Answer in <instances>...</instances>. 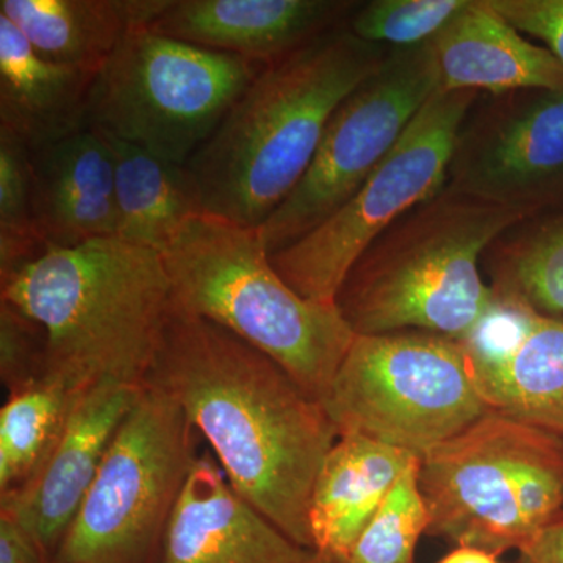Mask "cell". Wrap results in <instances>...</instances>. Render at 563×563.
Listing matches in <instances>:
<instances>
[{"instance_id":"obj_32","label":"cell","mask_w":563,"mask_h":563,"mask_svg":"<svg viewBox=\"0 0 563 563\" xmlns=\"http://www.w3.org/2000/svg\"><path fill=\"white\" fill-rule=\"evenodd\" d=\"M437 563H499L498 555L472 547H455Z\"/></svg>"},{"instance_id":"obj_1","label":"cell","mask_w":563,"mask_h":563,"mask_svg":"<svg viewBox=\"0 0 563 563\" xmlns=\"http://www.w3.org/2000/svg\"><path fill=\"white\" fill-rule=\"evenodd\" d=\"M146 387L179 404L233 490L302 547L314 548V479L339 431L279 363L213 322L177 310Z\"/></svg>"},{"instance_id":"obj_14","label":"cell","mask_w":563,"mask_h":563,"mask_svg":"<svg viewBox=\"0 0 563 563\" xmlns=\"http://www.w3.org/2000/svg\"><path fill=\"white\" fill-rule=\"evenodd\" d=\"M163 563H336L296 543L199 455L166 532Z\"/></svg>"},{"instance_id":"obj_19","label":"cell","mask_w":563,"mask_h":563,"mask_svg":"<svg viewBox=\"0 0 563 563\" xmlns=\"http://www.w3.org/2000/svg\"><path fill=\"white\" fill-rule=\"evenodd\" d=\"M92 79L41 57L0 14V131L33 152L90 129Z\"/></svg>"},{"instance_id":"obj_29","label":"cell","mask_w":563,"mask_h":563,"mask_svg":"<svg viewBox=\"0 0 563 563\" xmlns=\"http://www.w3.org/2000/svg\"><path fill=\"white\" fill-rule=\"evenodd\" d=\"M518 32L547 44L563 66V0H487Z\"/></svg>"},{"instance_id":"obj_30","label":"cell","mask_w":563,"mask_h":563,"mask_svg":"<svg viewBox=\"0 0 563 563\" xmlns=\"http://www.w3.org/2000/svg\"><path fill=\"white\" fill-rule=\"evenodd\" d=\"M0 563H54V559L16 518L0 512Z\"/></svg>"},{"instance_id":"obj_18","label":"cell","mask_w":563,"mask_h":563,"mask_svg":"<svg viewBox=\"0 0 563 563\" xmlns=\"http://www.w3.org/2000/svg\"><path fill=\"white\" fill-rule=\"evenodd\" d=\"M418 455L369 437L340 435L314 479L309 523L314 550L343 563L363 529Z\"/></svg>"},{"instance_id":"obj_6","label":"cell","mask_w":563,"mask_h":563,"mask_svg":"<svg viewBox=\"0 0 563 563\" xmlns=\"http://www.w3.org/2000/svg\"><path fill=\"white\" fill-rule=\"evenodd\" d=\"M429 536L501 555L520 551L563 510V439L485 413L420 455Z\"/></svg>"},{"instance_id":"obj_33","label":"cell","mask_w":563,"mask_h":563,"mask_svg":"<svg viewBox=\"0 0 563 563\" xmlns=\"http://www.w3.org/2000/svg\"><path fill=\"white\" fill-rule=\"evenodd\" d=\"M55 563V562H54Z\"/></svg>"},{"instance_id":"obj_8","label":"cell","mask_w":563,"mask_h":563,"mask_svg":"<svg viewBox=\"0 0 563 563\" xmlns=\"http://www.w3.org/2000/svg\"><path fill=\"white\" fill-rule=\"evenodd\" d=\"M322 406L339 435L369 437L418 457L492 412L463 344L421 331L355 335Z\"/></svg>"},{"instance_id":"obj_3","label":"cell","mask_w":563,"mask_h":563,"mask_svg":"<svg viewBox=\"0 0 563 563\" xmlns=\"http://www.w3.org/2000/svg\"><path fill=\"white\" fill-rule=\"evenodd\" d=\"M9 302L46 333V374L77 390L98 384L146 388L173 313L161 252L95 240L47 246L0 282Z\"/></svg>"},{"instance_id":"obj_31","label":"cell","mask_w":563,"mask_h":563,"mask_svg":"<svg viewBox=\"0 0 563 563\" xmlns=\"http://www.w3.org/2000/svg\"><path fill=\"white\" fill-rule=\"evenodd\" d=\"M518 553L520 563H563V510Z\"/></svg>"},{"instance_id":"obj_25","label":"cell","mask_w":563,"mask_h":563,"mask_svg":"<svg viewBox=\"0 0 563 563\" xmlns=\"http://www.w3.org/2000/svg\"><path fill=\"white\" fill-rule=\"evenodd\" d=\"M46 247L33 217L31 151L0 131V282Z\"/></svg>"},{"instance_id":"obj_9","label":"cell","mask_w":563,"mask_h":563,"mask_svg":"<svg viewBox=\"0 0 563 563\" xmlns=\"http://www.w3.org/2000/svg\"><path fill=\"white\" fill-rule=\"evenodd\" d=\"M196 431L172 396L146 387L118 429L55 563H163L192 465Z\"/></svg>"},{"instance_id":"obj_15","label":"cell","mask_w":563,"mask_h":563,"mask_svg":"<svg viewBox=\"0 0 563 563\" xmlns=\"http://www.w3.org/2000/svg\"><path fill=\"white\" fill-rule=\"evenodd\" d=\"M352 0H172L150 27L169 38L269 65L347 24Z\"/></svg>"},{"instance_id":"obj_7","label":"cell","mask_w":563,"mask_h":563,"mask_svg":"<svg viewBox=\"0 0 563 563\" xmlns=\"http://www.w3.org/2000/svg\"><path fill=\"white\" fill-rule=\"evenodd\" d=\"M265 66L136 29L95 74L88 128L188 165Z\"/></svg>"},{"instance_id":"obj_20","label":"cell","mask_w":563,"mask_h":563,"mask_svg":"<svg viewBox=\"0 0 563 563\" xmlns=\"http://www.w3.org/2000/svg\"><path fill=\"white\" fill-rule=\"evenodd\" d=\"M172 0H0V14L41 57L96 74L122 40L168 9Z\"/></svg>"},{"instance_id":"obj_28","label":"cell","mask_w":563,"mask_h":563,"mask_svg":"<svg viewBox=\"0 0 563 563\" xmlns=\"http://www.w3.org/2000/svg\"><path fill=\"white\" fill-rule=\"evenodd\" d=\"M46 333L16 307L0 301V379L7 391L29 387L46 376Z\"/></svg>"},{"instance_id":"obj_16","label":"cell","mask_w":563,"mask_h":563,"mask_svg":"<svg viewBox=\"0 0 563 563\" xmlns=\"http://www.w3.org/2000/svg\"><path fill=\"white\" fill-rule=\"evenodd\" d=\"M33 217L47 246L117 239L113 154L96 129L31 152Z\"/></svg>"},{"instance_id":"obj_26","label":"cell","mask_w":563,"mask_h":563,"mask_svg":"<svg viewBox=\"0 0 563 563\" xmlns=\"http://www.w3.org/2000/svg\"><path fill=\"white\" fill-rule=\"evenodd\" d=\"M417 459L388 493L343 563H415L429 514L418 487Z\"/></svg>"},{"instance_id":"obj_12","label":"cell","mask_w":563,"mask_h":563,"mask_svg":"<svg viewBox=\"0 0 563 563\" xmlns=\"http://www.w3.org/2000/svg\"><path fill=\"white\" fill-rule=\"evenodd\" d=\"M444 187L523 220L561 213L563 90L481 95L455 135Z\"/></svg>"},{"instance_id":"obj_17","label":"cell","mask_w":563,"mask_h":563,"mask_svg":"<svg viewBox=\"0 0 563 563\" xmlns=\"http://www.w3.org/2000/svg\"><path fill=\"white\" fill-rule=\"evenodd\" d=\"M440 90L501 95L563 90V66L499 16L487 0L465 9L431 41Z\"/></svg>"},{"instance_id":"obj_11","label":"cell","mask_w":563,"mask_h":563,"mask_svg":"<svg viewBox=\"0 0 563 563\" xmlns=\"http://www.w3.org/2000/svg\"><path fill=\"white\" fill-rule=\"evenodd\" d=\"M439 90L431 43L388 51L380 68L340 103L309 169L258 228L269 254L342 209Z\"/></svg>"},{"instance_id":"obj_23","label":"cell","mask_w":563,"mask_h":563,"mask_svg":"<svg viewBox=\"0 0 563 563\" xmlns=\"http://www.w3.org/2000/svg\"><path fill=\"white\" fill-rule=\"evenodd\" d=\"M481 268L498 298L563 314V211L529 218L488 244Z\"/></svg>"},{"instance_id":"obj_4","label":"cell","mask_w":563,"mask_h":563,"mask_svg":"<svg viewBox=\"0 0 563 563\" xmlns=\"http://www.w3.org/2000/svg\"><path fill=\"white\" fill-rule=\"evenodd\" d=\"M520 214L444 187L385 229L344 279L336 307L355 335L421 331L465 340L490 314L483 255Z\"/></svg>"},{"instance_id":"obj_24","label":"cell","mask_w":563,"mask_h":563,"mask_svg":"<svg viewBox=\"0 0 563 563\" xmlns=\"http://www.w3.org/2000/svg\"><path fill=\"white\" fill-rule=\"evenodd\" d=\"M84 391L46 374L9 393L0 409V495L35 476Z\"/></svg>"},{"instance_id":"obj_5","label":"cell","mask_w":563,"mask_h":563,"mask_svg":"<svg viewBox=\"0 0 563 563\" xmlns=\"http://www.w3.org/2000/svg\"><path fill=\"white\" fill-rule=\"evenodd\" d=\"M255 228L202 213L162 252L177 310L220 325L279 363L322 402L355 333L339 307L303 298Z\"/></svg>"},{"instance_id":"obj_21","label":"cell","mask_w":563,"mask_h":563,"mask_svg":"<svg viewBox=\"0 0 563 563\" xmlns=\"http://www.w3.org/2000/svg\"><path fill=\"white\" fill-rule=\"evenodd\" d=\"M102 135L113 154L117 239L162 254L191 218L206 213L198 181L187 165Z\"/></svg>"},{"instance_id":"obj_27","label":"cell","mask_w":563,"mask_h":563,"mask_svg":"<svg viewBox=\"0 0 563 563\" xmlns=\"http://www.w3.org/2000/svg\"><path fill=\"white\" fill-rule=\"evenodd\" d=\"M468 0H372L362 2L347 27L357 38L387 49L431 43Z\"/></svg>"},{"instance_id":"obj_22","label":"cell","mask_w":563,"mask_h":563,"mask_svg":"<svg viewBox=\"0 0 563 563\" xmlns=\"http://www.w3.org/2000/svg\"><path fill=\"white\" fill-rule=\"evenodd\" d=\"M492 412L563 439V320L536 312L518 342L473 372Z\"/></svg>"},{"instance_id":"obj_13","label":"cell","mask_w":563,"mask_h":563,"mask_svg":"<svg viewBox=\"0 0 563 563\" xmlns=\"http://www.w3.org/2000/svg\"><path fill=\"white\" fill-rule=\"evenodd\" d=\"M144 388H87L35 476L0 495V512L16 518L54 559L87 498L107 451Z\"/></svg>"},{"instance_id":"obj_2","label":"cell","mask_w":563,"mask_h":563,"mask_svg":"<svg viewBox=\"0 0 563 563\" xmlns=\"http://www.w3.org/2000/svg\"><path fill=\"white\" fill-rule=\"evenodd\" d=\"M388 51L344 24L266 65L188 162L206 213L261 228L309 169L340 103Z\"/></svg>"},{"instance_id":"obj_10","label":"cell","mask_w":563,"mask_h":563,"mask_svg":"<svg viewBox=\"0 0 563 563\" xmlns=\"http://www.w3.org/2000/svg\"><path fill=\"white\" fill-rule=\"evenodd\" d=\"M484 92H433L358 191L312 232L269 255L282 279L312 301L336 306L354 263L393 222L446 185L463 118Z\"/></svg>"}]
</instances>
